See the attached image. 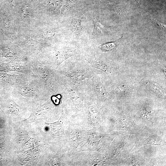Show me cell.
<instances>
[{"label": "cell", "mask_w": 166, "mask_h": 166, "mask_svg": "<svg viewBox=\"0 0 166 166\" xmlns=\"http://www.w3.org/2000/svg\"><path fill=\"white\" fill-rule=\"evenodd\" d=\"M92 19L94 24V28L92 35L93 37H100L106 35L109 33L111 28L104 25L95 18Z\"/></svg>", "instance_id": "1"}, {"label": "cell", "mask_w": 166, "mask_h": 166, "mask_svg": "<svg viewBox=\"0 0 166 166\" xmlns=\"http://www.w3.org/2000/svg\"><path fill=\"white\" fill-rule=\"evenodd\" d=\"M123 35L120 39L117 40L116 41L102 44L100 45L98 47L103 52L110 51L116 48L119 45L120 40L123 37Z\"/></svg>", "instance_id": "2"}]
</instances>
